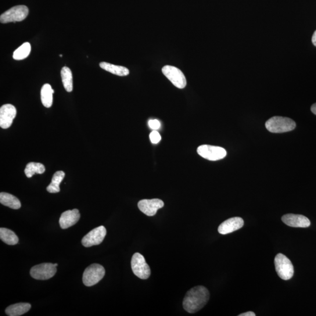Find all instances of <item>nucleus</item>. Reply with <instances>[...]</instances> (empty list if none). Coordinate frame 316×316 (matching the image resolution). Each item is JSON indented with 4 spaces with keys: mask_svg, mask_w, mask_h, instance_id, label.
I'll return each mask as SVG.
<instances>
[{
    "mask_svg": "<svg viewBox=\"0 0 316 316\" xmlns=\"http://www.w3.org/2000/svg\"><path fill=\"white\" fill-rule=\"evenodd\" d=\"M210 299V293L205 287H194L186 293L183 306L189 313H195L205 306Z\"/></svg>",
    "mask_w": 316,
    "mask_h": 316,
    "instance_id": "f257e3e1",
    "label": "nucleus"
},
{
    "mask_svg": "<svg viewBox=\"0 0 316 316\" xmlns=\"http://www.w3.org/2000/svg\"><path fill=\"white\" fill-rule=\"evenodd\" d=\"M265 127L272 133H283L293 130L296 123L289 118L275 116L266 122Z\"/></svg>",
    "mask_w": 316,
    "mask_h": 316,
    "instance_id": "f03ea898",
    "label": "nucleus"
},
{
    "mask_svg": "<svg viewBox=\"0 0 316 316\" xmlns=\"http://www.w3.org/2000/svg\"><path fill=\"white\" fill-rule=\"evenodd\" d=\"M275 265L276 272L280 278L288 281L293 277L294 268L288 258L282 254H278L275 258Z\"/></svg>",
    "mask_w": 316,
    "mask_h": 316,
    "instance_id": "7ed1b4c3",
    "label": "nucleus"
},
{
    "mask_svg": "<svg viewBox=\"0 0 316 316\" xmlns=\"http://www.w3.org/2000/svg\"><path fill=\"white\" fill-rule=\"evenodd\" d=\"M105 273V269L101 265L92 264L85 269L83 282L86 286H94L101 281Z\"/></svg>",
    "mask_w": 316,
    "mask_h": 316,
    "instance_id": "20e7f679",
    "label": "nucleus"
},
{
    "mask_svg": "<svg viewBox=\"0 0 316 316\" xmlns=\"http://www.w3.org/2000/svg\"><path fill=\"white\" fill-rule=\"evenodd\" d=\"M29 14V9L26 6H17L6 11L0 17V21L3 24L20 22L26 19Z\"/></svg>",
    "mask_w": 316,
    "mask_h": 316,
    "instance_id": "39448f33",
    "label": "nucleus"
},
{
    "mask_svg": "<svg viewBox=\"0 0 316 316\" xmlns=\"http://www.w3.org/2000/svg\"><path fill=\"white\" fill-rule=\"evenodd\" d=\"M131 268L133 273L140 279H146L150 275V269L141 254L133 255L131 260Z\"/></svg>",
    "mask_w": 316,
    "mask_h": 316,
    "instance_id": "423d86ee",
    "label": "nucleus"
},
{
    "mask_svg": "<svg viewBox=\"0 0 316 316\" xmlns=\"http://www.w3.org/2000/svg\"><path fill=\"white\" fill-rule=\"evenodd\" d=\"M197 152L204 159L211 161L223 159L227 155V152L223 148L209 145L200 146L197 148Z\"/></svg>",
    "mask_w": 316,
    "mask_h": 316,
    "instance_id": "0eeeda50",
    "label": "nucleus"
},
{
    "mask_svg": "<svg viewBox=\"0 0 316 316\" xmlns=\"http://www.w3.org/2000/svg\"><path fill=\"white\" fill-rule=\"evenodd\" d=\"M55 264L44 263L35 265L30 271L32 278L37 280H48L51 278L56 273Z\"/></svg>",
    "mask_w": 316,
    "mask_h": 316,
    "instance_id": "6e6552de",
    "label": "nucleus"
},
{
    "mask_svg": "<svg viewBox=\"0 0 316 316\" xmlns=\"http://www.w3.org/2000/svg\"><path fill=\"white\" fill-rule=\"evenodd\" d=\"M163 73L175 87L184 89L187 85L186 78L182 71L172 66H165L162 69Z\"/></svg>",
    "mask_w": 316,
    "mask_h": 316,
    "instance_id": "1a4fd4ad",
    "label": "nucleus"
},
{
    "mask_svg": "<svg viewBox=\"0 0 316 316\" xmlns=\"http://www.w3.org/2000/svg\"><path fill=\"white\" fill-rule=\"evenodd\" d=\"M106 234V228L104 226H100L93 229L83 238L82 240L83 246L85 247H91L99 245L103 242Z\"/></svg>",
    "mask_w": 316,
    "mask_h": 316,
    "instance_id": "9d476101",
    "label": "nucleus"
},
{
    "mask_svg": "<svg viewBox=\"0 0 316 316\" xmlns=\"http://www.w3.org/2000/svg\"><path fill=\"white\" fill-rule=\"evenodd\" d=\"M164 206L163 201L158 199L142 200L138 203L139 209L148 216H153Z\"/></svg>",
    "mask_w": 316,
    "mask_h": 316,
    "instance_id": "9b49d317",
    "label": "nucleus"
},
{
    "mask_svg": "<svg viewBox=\"0 0 316 316\" xmlns=\"http://www.w3.org/2000/svg\"><path fill=\"white\" fill-rule=\"evenodd\" d=\"M16 115L17 110L13 105L7 104L2 106L0 108V127L3 129L10 127Z\"/></svg>",
    "mask_w": 316,
    "mask_h": 316,
    "instance_id": "f8f14e48",
    "label": "nucleus"
},
{
    "mask_svg": "<svg viewBox=\"0 0 316 316\" xmlns=\"http://www.w3.org/2000/svg\"><path fill=\"white\" fill-rule=\"evenodd\" d=\"M243 219L235 217L228 219L221 223L218 228V231L222 235L230 234V233L238 230L244 226Z\"/></svg>",
    "mask_w": 316,
    "mask_h": 316,
    "instance_id": "ddd939ff",
    "label": "nucleus"
},
{
    "mask_svg": "<svg viewBox=\"0 0 316 316\" xmlns=\"http://www.w3.org/2000/svg\"><path fill=\"white\" fill-rule=\"evenodd\" d=\"M282 220L286 225L292 227L307 228L310 225V220L303 215L285 214L282 217Z\"/></svg>",
    "mask_w": 316,
    "mask_h": 316,
    "instance_id": "4468645a",
    "label": "nucleus"
},
{
    "mask_svg": "<svg viewBox=\"0 0 316 316\" xmlns=\"http://www.w3.org/2000/svg\"><path fill=\"white\" fill-rule=\"evenodd\" d=\"M81 218V214L77 209L67 210L63 212L59 219L60 227L66 229L76 224Z\"/></svg>",
    "mask_w": 316,
    "mask_h": 316,
    "instance_id": "2eb2a0df",
    "label": "nucleus"
},
{
    "mask_svg": "<svg viewBox=\"0 0 316 316\" xmlns=\"http://www.w3.org/2000/svg\"><path fill=\"white\" fill-rule=\"evenodd\" d=\"M30 303H20L11 305L6 308V313L10 316H19L23 315L31 309Z\"/></svg>",
    "mask_w": 316,
    "mask_h": 316,
    "instance_id": "dca6fc26",
    "label": "nucleus"
},
{
    "mask_svg": "<svg viewBox=\"0 0 316 316\" xmlns=\"http://www.w3.org/2000/svg\"><path fill=\"white\" fill-rule=\"evenodd\" d=\"M0 203L3 205L13 209H19L21 206L20 201L16 197L11 194L2 192L0 193Z\"/></svg>",
    "mask_w": 316,
    "mask_h": 316,
    "instance_id": "f3484780",
    "label": "nucleus"
},
{
    "mask_svg": "<svg viewBox=\"0 0 316 316\" xmlns=\"http://www.w3.org/2000/svg\"><path fill=\"white\" fill-rule=\"evenodd\" d=\"M100 66L102 69L109 71L110 73L117 75V76H125L130 73V71L127 67L114 65V64L107 62L100 63Z\"/></svg>",
    "mask_w": 316,
    "mask_h": 316,
    "instance_id": "a211bd4d",
    "label": "nucleus"
},
{
    "mask_svg": "<svg viewBox=\"0 0 316 316\" xmlns=\"http://www.w3.org/2000/svg\"><path fill=\"white\" fill-rule=\"evenodd\" d=\"M54 91L51 86L46 84L42 86L41 91V102L46 108L51 107L53 103V94Z\"/></svg>",
    "mask_w": 316,
    "mask_h": 316,
    "instance_id": "6ab92c4d",
    "label": "nucleus"
},
{
    "mask_svg": "<svg viewBox=\"0 0 316 316\" xmlns=\"http://www.w3.org/2000/svg\"><path fill=\"white\" fill-rule=\"evenodd\" d=\"M61 77L64 89L67 92L73 91V76L69 67L64 66L61 70Z\"/></svg>",
    "mask_w": 316,
    "mask_h": 316,
    "instance_id": "aec40b11",
    "label": "nucleus"
},
{
    "mask_svg": "<svg viewBox=\"0 0 316 316\" xmlns=\"http://www.w3.org/2000/svg\"><path fill=\"white\" fill-rule=\"evenodd\" d=\"M65 176L63 171H57L53 175L51 184L46 188L47 191L51 193H56L60 192V184Z\"/></svg>",
    "mask_w": 316,
    "mask_h": 316,
    "instance_id": "412c9836",
    "label": "nucleus"
},
{
    "mask_svg": "<svg viewBox=\"0 0 316 316\" xmlns=\"http://www.w3.org/2000/svg\"><path fill=\"white\" fill-rule=\"evenodd\" d=\"M0 239L8 245L14 246L19 243V238L13 231L5 228H0Z\"/></svg>",
    "mask_w": 316,
    "mask_h": 316,
    "instance_id": "4be33fe9",
    "label": "nucleus"
},
{
    "mask_svg": "<svg viewBox=\"0 0 316 316\" xmlns=\"http://www.w3.org/2000/svg\"><path fill=\"white\" fill-rule=\"evenodd\" d=\"M45 171L44 165L41 163H30L27 164L25 169V174L30 178L35 174H42Z\"/></svg>",
    "mask_w": 316,
    "mask_h": 316,
    "instance_id": "5701e85b",
    "label": "nucleus"
},
{
    "mask_svg": "<svg viewBox=\"0 0 316 316\" xmlns=\"http://www.w3.org/2000/svg\"><path fill=\"white\" fill-rule=\"evenodd\" d=\"M31 51V46L29 42H25L22 45L16 50L13 53L14 59L17 60H23L27 58Z\"/></svg>",
    "mask_w": 316,
    "mask_h": 316,
    "instance_id": "b1692460",
    "label": "nucleus"
},
{
    "mask_svg": "<svg viewBox=\"0 0 316 316\" xmlns=\"http://www.w3.org/2000/svg\"><path fill=\"white\" fill-rule=\"evenodd\" d=\"M150 141L154 144L159 143L161 139V136L160 133L156 130L153 131L149 135Z\"/></svg>",
    "mask_w": 316,
    "mask_h": 316,
    "instance_id": "393cba45",
    "label": "nucleus"
},
{
    "mask_svg": "<svg viewBox=\"0 0 316 316\" xmlns=\"http://www.w3.org/2000/svg\"><path fill=\"white\" fill-rule=\"evenodd\" d=\"M149 127L153 130H157L161 127L160 122L157 120H151L148 122Z\"/></svg>",
    "mask_w": 316,
    "mask_h": 316,
    "instance_id": "a878e982",
    "label": "nucleus"
},
{
    "mask_svg": "<svg viewBox=\"0 0 316 316\" xmlns=\"http://www.w3.org/2000/svg\"><path fill=\"white\" fill-rule=\"evenodd\" d=\"M256 314L254 313L253 311H248L246 313H244L242 314H239V316H256Z\"/></svg>",
    "mask_w": 316,
    "mask_h": 316,
    "instance_id": "bb28decb",
    "label": "nucleus"
},
{
    "mask_svg": "<svg viewBox=\"0 0 316 316\" xmlns=\"http://www.w3.org/2000/svg\"><path fill=\"white\" fill-rule=\"evenodd\" d=\"M312 42H313V45L316 46V31L314 32L313 37H312Z\"/></svg>",
    "mask_w": 316,
    "mask_h": 316,
    "instance_id": "cd10ccee",
    "label": "nucleus"
},
{
    "mask_svg": "<svg viewBox=\"0 0 316 316\" xmlns=\"http://www.w3.org/2000/svg\"><path fill=\"white\" fill-rule=\"evenodd\" d=\"M311 111L312 113L316 115V103L314 104L313 105H312L311 107Z\"/></svg>",
    "mask_w": 316,
    "mask_h": 316,
    "instance_id": "c85d7f7f",
    "label": "nucleus"
},
{
    "mask_svg": "<svg viewBox=\"0 0 316 316\" xmlns=\"http://www.w3.org/2000/svg\"><path fill=\"white\" fill-rule=\"evenodd\" d=\"M55 265L56 267H57V265H57V264H55Z\"/></svg>",
    "mask_w": 316,
    "mask_h": 316,
    "instance_id": "c756f323",
    "label": "nucleus"
},
{
    "mask_svg": "<svg viewBox=\"0 0 316 316\" xmlns=\"http://www.w3.org/2000/svg\"><path fill=\"white\" fill-rule=\"evenodd\" d=\"M60 57H62V55H60Z\"/></svg>",
    "mask_w": 316,
    "mask_h": 316,
    "instance_id": "7c9ffc66",
    "label": "nucleus"
}]
</instances>
